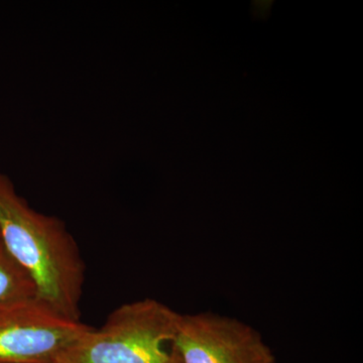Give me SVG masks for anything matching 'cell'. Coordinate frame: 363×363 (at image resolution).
Instances as JSON below:
<instances>
[{
  "mask_svg": "<svg viewBox=\"0 0 363 363\" xmlns=\"http://www.w3.org/2000/svg\"><path fill=\"white\" fill-rule=\"evenodd\" d=\"M0 242L30 277L37 297L81 320L86 267L75 238L58 217L38 211L0 173Z\"/></svg>",
  "mask_w": 363,
  "mask_h": 363,
  "instance_id": "obj_1",
  "label": "cell"
},
{
  "mask_svg": "<svg viewBox=\"0 0 363 363\" xmlns=\"http://www.w3.org/2000/svg\"><path fill=\"white\" fill-rule=\"evenodd\" d=\"M180 314L154 298L121 305L91 327L59 363H183L175 345Z\"/></svg>",
  "mask_w": 363,
  "mask_h": 363,
  "instance_id": "obj_2",
  "label": "cell"
},
{
  "mask_svg": "<svg viewBox=\"0 0 363 363\" xmlns=\"http://www.w3.org/2000/svg\"><path fill=\"white\" fill-rule=\"evenodd\" d=\"M90 328L37 296L0 301V363H59Z\"/></svg>",
  "mask_w": 363,
  "mask_h": 363,
  "instance_id": "obj_3",
  "label": "cell"
},
{
  "mask_svg": "<svg viewBox=\"0 0 363 363\" xmlns=\"http://www.w3.org/2000/svg\"><path fill=\"white\" fill-rule=\"evenodd\" d=\"M175 345L183 363H277L255 329L213 313L180 314Z\"/></svg>",
  "mask_w": 363,
  "mask_h": 363,
  "instance_id": "obj_4",
  "label": "cell"
},
{
  "mask_svg": "<svg viewBox=\"0 0 363 363\" xmlns=\"http://www.w3.org/2000/svg\"><path fill=\"white\" fill-rule=\"evenodd\" d=\"M30 296H37L33 279L0 242V301Z\"/></svg>",
  "mask_w": 363,
  "mask_h": 363,
  "instance_id": "obj_5",
  "label": "cell"
}]
</instances>
